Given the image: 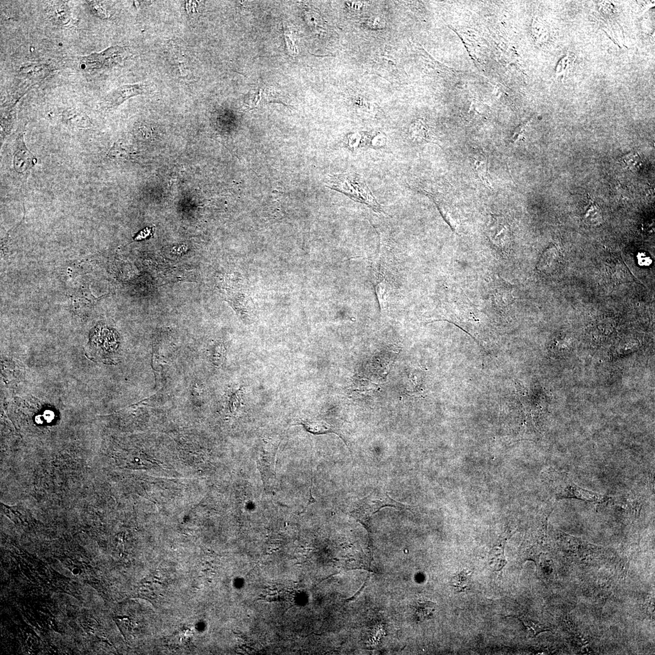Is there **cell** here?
Returning <instances> with one entry per match:
<instances>
[{
    "label": "cell",
    "instance_id": "9",
    "mask_svg": "<svg viewBox=\"0 0 655 655\" xmlns=\"http://www.w3.org/2000/svg\"><path fill=\"white\" fill-rule=\"evenodd\" d=\"M374 61L376 70L384 73V75L398 76L403 70L401 63L398 61V57L391 51L381 52L375 58Z\"/></svg>",
    "mask_w": 655,
    "mask_h": 655
},
{
    "label": "cell",
    "instance_id": "14",
    "mask_svg": "<svg viewBox=\"0 0 655 655\" xmlns=\"http://www.w3.org/2000/svg\"><path fill=\"white\" fill-rule=\"evenodd\" d=\"M514 617L519 619V620L522 622L523 624L524 625L525 628H526L528 631L532 633V634L533 637H536V635H538L541 632L550 631V630L549 627H546L541 623H536V622L532 621V619L527 615L516 616H514Z\"/></svg>",
    "mask_w": 655,
    "mask_h": 655
},
{
    "label": "cell",
    "instance_id": "17",
    "mask_svg": "<svg viewBox=\"0 0 655 655\" xmlns=\"http://www.w3.org/2000/svg\"><path fill=\"white\" fill-rule=\"evenodd\" d=\"M471 573L469 572L464 571L460 573H457L456 576H454L451 579V583L458 589V591H464L468 588L470 582Z\"/></svg>",
    "mask_w": 655,
    "mask_h": 655
},
{
    "label": "cell",
    "instance_id": "7",
    "mask_svg": "<svg viewBox=\"0 0 655 655\" xmlns=\"http://www.w3.org/2000/svg\"><path fill=\"white\" fill-rule=\"evenodd\" d=\"M606 507H609L611 510L615 511V513L619 515L624 516V518L630 519H634L637 518L641 508V503L639 500L624 499V498H615V499H610L608 497L606 501Z\"/></svg>",
    "mask_w": 655,
    "mask_h": 655
},
{
    "label": "cell",
    "instance_id": "11",
    "mask_svg": "<svg viewBox=\"0 0 655 655\" xmlns=\"http://www.w3.org/2000/svg\"><path fill=\"white\" fill-rule=\"evenodd\" d=\"M620 163L624 169L632 172H638L642 168L644 160L639 153L632 151L621 157Z\"/></svg>",
    "mask_w": 655,
    "mask_h": 655
},
{
    "label": "cell",
    "instance_id": "23",
    "mask_svg": "<svg viewBox=\"0 0 655 655\" xmlns=\"http://www.w3.org/2000/svg\"><path fill=\"white\" fill-rule=\"evenodd\" d=\"M367 25L370 29L374 30L384 29L386 26V21L381 16H375L369 19Z\"/></svg>",
    "mask_w": 655,
    "mask_h": 655
},
{
    "label": "cell",
    "instance_id": "22",
    "mask_svg": "<svg viewBox=\"0 0 655 655\" xmlns=\"http://www.w3.org/2000/svg\"><path fill=\"white\" fill-rule=\"evenodd\" d=\"M363 135L359 133L349 134L348 136V145L351 149L358 148L362 146Z\"/></svg>",
    "mask_w": 655,
    "mask_h": 655
},
{
    "label": "cell",
    "instance_id": "15",
    "mask_svg": "<svg viewBox=\"0 0 655 655\" xmlns=\"http://www.w3.org/2000/svg\"><path fill=\"white\" fill-rule=\"evenodd\" d=\"M65 118L68 122L79 127L86 128L89 126L90 124L89 118L86 115L82 114L81 112L76 111L66 112Z\"/></svg>",
    "mask_w": 655,
    "mask_h": 655
},
{
    "label": "cell",
    "instance_id": "5",
    "mask_svg": "<svg viewBox=\"0 0 655 655\" xmlns=\"http://www.w3.org/2000/svg\"><path fill=\"white\" fill-rule=\"evenodd\" d=\"M277 446L272 443L264 444L258 459V467L261 473L264 486L271 487L275 479V466Z\"/></svg>",
    "mask_w": 655,
    "mask_h": 655
},
{
    "label": "cell",
    "instance_id": "1",
    "mask_svg": "<svg viewBox=\"0 0 655 655\" xmlns=\"http://www.w3.org/2000/svg\"><path fill=\"white\" fill-rule=\"evenodd\" d=\"M327 183L330 188L345 194L355 202L367 205L378 213L382 211L381 205L361 175L349 172L329 176Z\"/></svg>",
    "mask_w": 655,
    "mask_h": 655
},
{
    "label": "cell",
    "instance_id": "20",
    "mask_svg": "<svg viewBox=\"0 0 655 655\" xmlns=\"http://www.w3.org/2000/svg\"><path fill=\"white\" fill-rule=\"evenodd\" d=\"M225 356L226 350L223 344H217V345L212 349L211 361L216 367H221L225 361Z\"/></svg>",
    "mask_w": 655,
    "mask_h": 655
},
{
    "label": "cell",
    "instance_id": "18",
    "mask_svg": "<svg viewBox=\"0 0 655 655\" xmlns=\"http://www.w3.org/2000/svg\"><path fill=\"white\" fill-rule=\"evenodd\" d=\"M475 169L478 177L485 185L489 188H492L491 177H490L488 168L485 162L483 161H476L475 162Z\"/></svg>",
    "mask_w": 655,
    "mask_h": 655
},
{
    "label": "cell",
    "instance_id": "16",
    "mask_svg": "<svg viewBox=\"0 0 655 655\" xmlns=\"http://www.w3.org/2000/svg\"><path fill=\"white\" fill-rule=\"evenodd\" d=\"M436 605L435 604L431 602H422L418 604L415 609L417 618L419 621H424L431 617L434 611L436 610Z\"/></svg>",
    "mask_w": 655,
    "mask_h": 655
},
{
    "label": "cell",
    "instance_id": "27",
    "mask_svg": "<svg viewBox=\"0 0 655 655\" xmlns=\"http://www.w3.org/2000/svg\"><path fill=\"white\" fill-rule=\"evenodd\" d=\"M309 16V20L312 23L311 26H314V27H321L323 21H322L320 16L315 13H310Z\"/></svg>",
    "mask_w": 655,
    "mask_h": 655
},
{
    "label": "cell",
    "instance_id": "19",
    "mask_svg": "<svg viewBox=\"0 0 655 655\" xmlns=\"http://www.w3.org/2000/svg\"><path fill=\"white\" fill-rule=\"evenodd\" d=\"M242 401H243V392L242 389H239L233 391L230 393L229 397L227 401L228 409L231 412H236L242 406Z\"/></svg>",
    "mask_w": 655,
    "mask_h": 655
},
{
    "label": "cell",
    "instance_id": "3",
    "mask_svg": "<svg viewBox=\"0 0 655 655\" xmlns=\"http://www.w3.org/2000/svg\"><path fill=\"white\" fill-rule=\"evenodd\" d=\"M550 484L553 492L559 499H576L584 501L602 503L608 497L596 492L582 488L573 483L566 473L553 471Z\"/></svg>",
    "mask_w": 655,
    "mask_h": 655
},
{
    "label": "cell",
    "instance_id": "21",
    "mask_svg": "<svg viewBox=\"0 0 655 655\" xmlns=\"http://www.w3.org/2000/svg\"><path fill=\"white\" fill-rule=\"evenodd\" d=\"M88 6H89L90 12L93 15L98 16V17L106 19L109 16V13L105 8H104L102 4L98 1H89L87 2Z\"/></svg>",
    "mask_w": 655,
    "mask_h": 655
},
{
    "label": "cell",
    "instance_id": "2",
    "mask_svg": "<svg viewBox=\"0 0 655 655\" xmlns=\"http://www.w3.org/2000/svg\"><path fill=\"white\" fill-rule=\"evenodd\" d=\"M557 538L561 551L580 564L591 565L605 560L608 556V550L605 548L589 543L561 531L558 533Z\"/></svg>",
    "mask_w": 655,
    "mask_h": 655
},
{
    "label": "cell",
    "instance_id": "8",
    "mask_svg": "<svg viewBox=\"0 0 655 655\" xmlns=\"http://www.w3.org/2000/svg\"><path fill=\"white\" fill-rule=\"evenodd\" d=\"M36 159L27 150L24 142L23 134L19 135L16 142L13 165L16 172L22 173L34 166Z\"/></svg>",
    "mask_w": 655,
    "mask_h": 655
},
{
    "label": "cell",
    "instance_id": "25",
    "mask_svg": "<svg viewBox=\"0 0 655 655\" xmlns=\"http://www.w3.org/2000/svg\"><path fill=\"white\" fill-rule=\"evenodd\" d=\"M530 122V120L527 121V122L523 123L519 126H517L515 131L514 132L513 136L511 137V144H514V143L518 141L520 137H521V135L524 133L525 128L527 127L528 124Z\"/></svg>",
    "mask_w": 655,
    "mask_h": 655
},
{
    "label": "cell",
    "instance_id": "13",
    "mask_svg": "<svg viewBox=\"0 0 655 655\" xmlns=\"http://www.w3.org/2000/svg\"><path fill=\"white\" fill-rule=\"evenodd\" d=\"M409 133L411 138L416 141H428L429 139L427 126L420 120L416 121L412 124L410 127Z\"/></svg>",
    "mask_w": 655,
    "mask_h": 655
},
{
    "label": "cell",
    "instance_id": "10",
    "mask_svg": "<svg viewBox=\"0 0 655 655\" xmlns=\"http://www.w3.org/2000/svg\"><path fill=\"white\" fill-rule=\"evenodd\" d=\"M583 219L588 225L599 226L603 222L602 212L599 206L592 200H589L583 213Z\"/></svg>",
    "mask_w": 655,
    "mask_h": 655
},
{
    "label": "cell",
    "instance_id": "24",
    "mask_svg": "<svg viewBox=\"0 0 655 655\" xmlns=\"http://www.w3.org/2000/svg\"><path fill=\"white\" fill-rule=\"evenodd\" d=\"M386 142L387 138L385 135L378 134L370 140V145L373 148H381L384 147Z\"/></svg>",
    "mask_w": 655,
    "mask_h": 655
},
{
    "label": "cell",
    "instance_id": "6",
    "mask_svg": "<svg viewBox=\"0 0 655 655\" xmlns=\"http://www.w3.org/2000/svg\"><path fill=\"white\" fill-rule=\"evenodd\" d=\"M150 89L149 83L123 85L109 93L105 99L106 105L109 108H115L129 98L148 92Z\"/></svg>",
    "mask_w": 655,
    "mask_h": 655
},
{
    "label": "cell",
    "instance_id": "26",
    "mask_svg": "<svg viewBox=\"0 0 655 655\" xmlns=\"http://www.w3.org/2000/svg\"><path fill=\"white\" fill-rule=\"evenodd\" d=\"M638 261L639 265L643 266H648L652 263L651 257L644 252L638 255Z\"/></svg>",
    "mask_w": 655,
    "mask_h": 655
},
{
    "label": "cell",
    "instance_id": "12",
    "mask_svg": "<svg viewBox=\"0 0 655 655\" xmlns=\"http://www.w3.org/2000/svg\"><path fill=\"white\" fill-rule=\"evenodd\" d=\"M51 16L57 23L66 25L71 21L70 8L62 2H57L52 7Z\"/></svg>",
    "mask_w": 655,
    "mask_h": 655
},
{
    "label": "cell",
    "instance_id": "4",
    "mask_svg": "<svg viewBox=\"0 0 655 655\" xmlns=\"http://www.w3.org/2000/svg\"><path fill=\"white\" fill-rule=\"evenodd\" d=\"M385 507H392L397 510L408 508L407 505L391 498L387 493L374 491L355 504L351 515L365 527H368L370 519L374 514Z\"/></svg>",
    "mask_w": 655,
    "mask_h": 655
}]
</instances>
